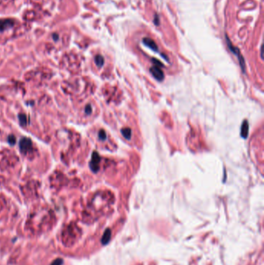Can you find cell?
Returning <instances> with one entry per match:
<instances>
[{
	"label": "cell",
	"mask_w": 264,
	"mask_h": 265,
	"mask_svg": "<svg viewBox=\"0 0 264 265\" xmlns=\"http://www.w3.org/2000/svg\"><path fill=\"white\" fill-rule=\"evenodd\" d=\"M95 64H97L98 67H102L104 64V58L102 56L97 55L95 58Z\"/></svg>",
	"instance_id": "obj_11"
},
{
	"label": "cell",
	"mask_w": 264,
	"mask_h": 265,
	"mask_svg": "<svg viewBox=\"0 0 264 265\" xmlns=\"http://www.w3.org/2000/svg\"><path fill=\"white\" fill-rule=\"evenodd\" d=\"M36 17L35 11H28L25 13V20H33Z\"/></svg>",
	"instance_id": "obj_10"
},
{
	"label": "cell",
	"mask_w": 264,
	"mask_h": 265,
	"mask_svg": "<svg viewBox=\"0 0 264 265\" xmlns=\"http://www.w3.org/2000/svg\"><path fill=\"white\" fill-rule=\"evenodd\" d=\"M20 23L13 19H2L0 20V44L13 37L20 33Z\"/></svg>",
	"instance_id": "obj_1"
},
{
	"label": "cell",
	"mask_w": 264,
	"mask_h": 265,
	"mask_svg": "<svg viewBox=\"0 0 264 265\" xmlns=\"http://www.w3.org/2000/svg\"><path fill=\"white\" fill-rule=\"evenodd\" d=\"M111 235H112L111 230H109V229L105 230V231L104 232L103 236H102V240H101L102 244L106 245V244L109 243V242L110 241V240H111Z\"/></svg>",
	"instance_id": "obj_7"
},
{
	"label": "cell",
	"mask_w": 264,
	"mask_h": 265,
	"mask_svg": "<svg viewBox=\"0 0 264 265\" xmlns=\"http://www.w3.org/2000/svg\"><path fill=\"white\" fill-rule=\"evenodd\" d=\"M19 119L21 126H26L27 124V117L25 114H20L19 115Z\"/></svg>",
	"instance_id": "obj_12"
},
{
	"label": "cell",
	"mask_w": 264,
	"mask_h": 265,
	"mask_svg": "<svg viewBox=\"0 0 264 265\" xmlns=\"http://www.w3.org/2000/svg\"><path fill=\"white\" fill-rule=\"evenodd\" d=\"M91 111H92V109H91V106H90V105H88V106H86V108H85V113H86L87 114H91Z\"/></svg>",
	"instance_id": "obj_16"
},
{
	"label": "cell",
	"mask_w": 264,
	"mask_h": 265,
	"mask_svg": "<svg viewBox=\"0 0 264 265\" xmlns=\"http://www.w3.org/2000/svg\"><path fill=\"white\" fill-rule=\"evenodd\" d=\"M226 42H227V45L229 47V50L232 52L234 54H235L236 57L238 58V60H239V64L241 68H242V71L244 72L245 71V62H244V59H243V57L242 56L241 53H240L239 50L237 48V47H235V46H233L232 44H231V41L229 40V39L226 37Z\"/></svg>",
	"instance_id": "obj_2"
},
{
	"label": "cell",
	"mask_w": 264,
	"mask_h": 265,
	"mask_svg": "<svg viewBox=\"0 0 264 265\" xmlns=\"http://www.w3.org/2000/svg\"><path fill=\"white\" fill-rule=\"evenodd\" d=\"M33 148V144H32L31 140L27 137H23L20 140V151L23 154H27V153L31 151Z\"/></svg>",
	"instance_id": "obj_3"
},
{
	"label": "cell",
	"mask_w": 264,
	"mask_h": 265,
	"mask_svg": "<svg viewBox=\"0 0 264 265\" xmlns=\"http://www.w3.org/2000/svg\"><path fill=\"white\" fill-rule=\"evenodd\" d=\"M249 134V123L247 120H244L241 127V136L243 138H247Z\"/></svg>",
	"instance_id": "obj_8"
},
{
	"label": "cell",
	"mask_w": 264,
	"mask_h": 265,
	"mask_svg": "<svg viewBox=\"0 0 264 265\" xmlns=\"http://www.w3.org/2000/svg\"><path fill=\"white\" fill-rule=\"evenodd\" d=\"M33 2H35V3H39V2H41L43 0H31Z\"/></svg>",
	"instance_id": "obj_19"
},
{
	"label": "cell",
	"mask_w": 264,
	"mask_h": 265,
	"mask_svg": "<svg viewBox=\"0 0 264 265\" xmlns=\"http://www.w3.org/2000/svg\"><path fill=\"white\" fill-rule=\"evenodd\" d=\"M11 1V0H0V5L2 4H6V3H8Z\"/></svg>",
	"instance_id": "obj_17"
},
{
	"label": "cell",
	"mask_w": 264,
	"mask_h": 265,
	"mask_svg": "<svg viewBox=\"0 0 264 265\" xmlns=\"http://www.w3.org/2000/svg\"><path fill=\"white\" fill-rule=\"evenodd\" d=\"M98 137H99V139L101 140H105L107 138L106 132H105L103 130H101L99 131V132H98Z\"/></svg>",
	"instance_id": "obj_13"
},
{
	"label": "cell",
	"mask_w": 264,
	"mask_h": 265,
	"mask_svg": "<svg viewBox=\"0 0 264 265\" xmlns=\"http://www.w3.org/2000/svg\"><path fill=\"white\" fill-rule=\"evenodd\" d=\"M63 263H64V261H63V259L61 258H58L54 260V261L52 262L51 265H62Z\"/></svg>",
	"instance_id": "obj_14"
},
{
	"label": "cell",
	"mask_w": 264,
	"mask_h": 265,
	"mask_svg": "<svg viewBox=\"0 0 264 265\" xmlns=\"http://www.w3.org/2000/svg\"><path fill=\"white\" fill-rule=\"evenodd\" d=\"M143 44H144L146 46L148 47L149 48H150L151 50H153V51L158 52V47L157 45L156 44V43L154 42V40H153L152 39H150V38L145 37L143 38Z\"/></svg>",
	"instance_id": "obj_6"
},
{
	"label": "cell",
	"mask_w": 264,
	"mask_h": 265,
	"mask_svg": "<svg viewBox=\"0 0 264 265\" xmlns=\"http://www.w3.org/2000/svg\"><path fill=\"white\" fill-rule=\"evenodd\" d=\"M122 136L127 140H129L132 137V130L130 128H124L121 130Z\"/></svg>",
	"instance_id": "obj_9"
},
{
	"label": "cell",
	"mask_w": 264,
	"mask_h": 265,
	"mask_svg": "<svg viewBox=\"0 0 264 265\" xmlns=\"http://www.w3.org/2000/svg\"><path fill=\"white\" fill-rule=\"evenodd\" d=\"M160 68L161 67L157 66V65H154V66L151 67L150 69V73L158 81H163L164 78V72H163Z\"/></svg>",
	"instance_id": "obj_5"
},
{
	"label": "cell",
	"mask_w": 264,
	"mask_h": 265,
	"mask_svg": "<svg viewBox=\"0 0 264 265\" xmlns=\"http://www.w3.org/2000/svg\"><path fill=\"white\" fill-rule=\"evenodd\" d=\"M8 140H9V144H12V145H14V144H16V137H15V136H13V135H10V136H9Z\"/></svg>",
	"instance_id": "obj_15"
},
{
	"label": "cell",
	"mask_w": 264,
	"mask_h": 265,
	"mask_svg": "<svg viewBox=\"0 0 264 265\" xmlns=\"http://www.w3.org/2000/svg\"><path fill=\"white\" fill-rule=\"evenodd\" d=\"M100 161H101V158H100V156L98 153L94 152L91 155V160L90 162V168L93 172H98V171L99 170Z\"/></svg>",
	"instance_id": "obj_4"
},
{
	"label": "cell",
	"mask_w": 264,
	"mask_h": 265,
	"mask_svg": "<svg viewBox=\"0 0 264 265\" xmlns=\"http://www.w3.org/2000/svg\"><path fill=\"white\" fill-rule=\"evenodd\" d=\"M159 20V19H158V17H157V16L156 15V19H155V20H154V23H155V24L156 25H158L159 24V23L157 22V20Z\"/></svg>",
	"instance_id": "obj_18"
}]
</instances>
